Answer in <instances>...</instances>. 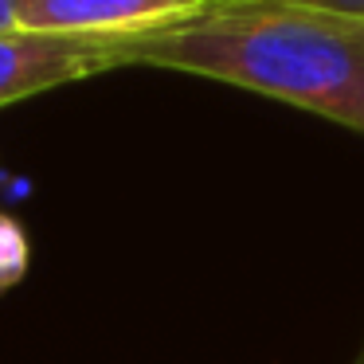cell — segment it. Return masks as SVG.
Listing matches in <instances>:
<instances>
[{"instance_id": "obj_3", "label": "cell", "mask_w": 364, "mask_h": 364, "mask_svg": "<svg viewBox=\"0 0 364 364\" xmlns=\"http://www.w3.org/2000/svg\"><path fill=\"white\" fill-rule=\"evenodd\" d=\"M208 0H16L24 32L129 40L196 16Z\"/></svg>"}, {"instance_id": "obj_7", "label": "cell", "mask_w": 364, "mask_h": 364, "mask_svg": "<svg viewBox=\"0 0 364 364\" xmlns=\"http://www.w3.org/2000/svg\"><path fill=\"white\" fill-rule=\"evenodd\" d=\"M353 364H364V348H360V356H356V360Z\"/></svg>"}, {"instance_id": "obj_5", "label": "cell", "mask_w": 364, "mask_h": 364, "mask_svg": "<svg viewBox=\"0 0 364 364\" xmlns=\"http://www.w3.org/2000/svg\"><path fill=\"white\" fill-rule=\"evenodd\" d=\"M290 4H306V9L333 12V16H348V20H364V0H290Z\"/></svg>"}, {"instance_id": "obj_2", "label": "cell", "mask_w": 364, "mask_h": 364, "mask_svg": "<svg viewBox=\"0 0 364 364\" xmlns=\"http://www.w3.org/2000/svg\"><path fill=\"white\" fill-rule=\"evenodd\" d=\"M129 67L126 40L102 36H48V32H0V110L36 98L43 90Z\"/></svg>"}, {"instance_id": "obj_1", "label": "cell", "mask_w": 364, "mask_h": 364, "mask_svg": "<svg viewBox=\"0 0 364 364\" xmlns=\"http://www.w3.org/2000/svg\"><path fill=\"white\" fill-rule=\"evenodd\" d=\"M126 59L255 90L364 134V20L290 0H208L181 24L129 36Z\"/></svg>"}, {"instance_id": "obj_6", "label": "cell", "mask_w": 364, "mask_h": 364, "mask_svg": "<svg viewBox=\"0 0 364 364\" xmlns=\"http://www.w3.org/2000/svg\"><path fill=\"white\" fill-rule=\"evenodd\" d=\"M12 28H20V20H16V0H0V32H12Z\"/></svg>"}, {"instance_id": "obj_4", "label": "cell", "mask_w": 364, "mask_h": 364, "mask_svg": "<svg viewBox=\"0 0 364 364\" xmlns=\"http://www.w3.org/2000/svg\"><path fill=\"white\" fill-rule=\"evenodd\" d=\"M28 267H32V239H28L24 223L0 212V294L24 282Z\"/></svg>"}]
</instances>
